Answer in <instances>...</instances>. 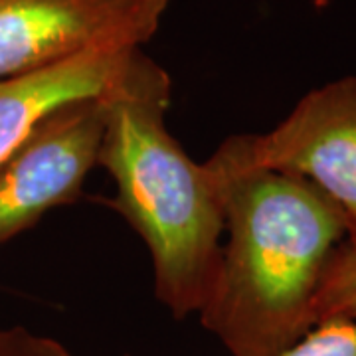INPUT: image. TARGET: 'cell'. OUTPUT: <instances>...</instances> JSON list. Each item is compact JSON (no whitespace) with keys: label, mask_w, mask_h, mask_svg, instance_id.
Segmentation results:
<instances>
[{"label":"cell","mask_w":356,"mask_h":356,"mask_svg":"<svg viewBox=\"0 0 356 356\" xmlns=\"http://www.w3.org/2000/svg\"><path fill=\"white\" fill-rule=\"evenodd\" d=\"M216 178L228 243L198 317L229 356H281L315 327V301L348 240L339 204L305 178L255 168L222 143Z\"/></svg>","instance_id":"6da1fadb"},{"label":"cell","mask_w":356,"mask_h":356,"mask_svg":"<svg viewBox=\"0 0 356 356\" xmlns=\"http://www.w3.org/2000/svg\"><path fill=\"white\" fill-rule=\"evenodd\" d=\"M170 76L135 50L99 93L103 140L97 165L115 182L105 200L147 245L154 295L178 321L200 313L222 255L224 206L208 165H196L166 129Z\"/></svg>","instance_id":"7a4b0ae2"},{"label":"cell","mask_w":356,"mask_h":356,"mask_svg":"<svg viewBox=\"0 0 356 356\" xmlns=\"http://www.w3.org/2000/svg\"><path fill=\"white\" fill-rule=\"evenodd\" d=\"M172 0H0V79L153 38Z\"/></svg>","instance_id":"3957f363"},{"label":"cell","mask_w":356,"mask_h":356,"mask_svg":"<svg viewBox=\"0 0 356 356\" xmlns=\"http://www.w3.org/2000/svg\"><path fill=\"white\" fill-rule=\"evenodd\" d=\"M243 165L313 182L339 204L356 245V76L309 91L275 129L224 140Z\"/></svg>","instance_id":"277c9868"},{"label":"cell","mask_w":356,"mask_h":356,"mask_svg":"<svg viewBox=\"0 0 356 356\" xmlns=\"http://www.w3.org/2000/svg\"><path fill=\"white\" fill-rule=\"evenodd\" d=\"M99 95L58 107L0 165V245L58 206L77 202L103 140Z\"/></svg>","instance_id":"5b68a950"},{"label":"cell","mask_w":356,"mask_h":356,"mask_svg":"<svg viewBox=\"0 0 356 356\" xmlns=\"http://www.w3.org/2000/svg\"><path fill=\"white\" fill-rule=\"evenodd\" d=\"M135 50L139 48L89 51L32 74L0 79V165L51 111L109 88Z\"/></svg>","instance_id":"8992f818"},{"label":"cell","mask_w":356,"mask_h":356,"mask_svg":"<svg viewBox=\"0 0 356 356\" xmlns=\"http://www.w3.org/2000/svg\"><path fill=\"white\" fill-rule=\"evenodd\" d=\"M327 321H356V245L346 242L331 257L315 301V327Z\"/></svg>","instance_id":"52a82bcc"},{"label":"cell","mask_w":356,"mask_h":356,"mask_svg":"<svg viewBox=\"0 0 356 356\" xmlns=\"http://www.w3.org/2000/svg\"><path fill=\"white\" fill-rule=\"evenodd\" d=\"M281 356H356V321L321 323Z\"/></svg>","instance_id":"ba28073f"},{"label":"cell","mask_w":356,"mask_h":356,"mask_svg":"<svg viewBox=\"0 0 356 356\" xmlns=\"http://www.w3.org/2000/svg\"><path fill=\"white\" fill-rule=\"evenodd\" d=\"M0 356H74L64 344L51 337L24 327L0 329Z\"/></svg>","instance_id":"9c48e42d"}]
</instances>
